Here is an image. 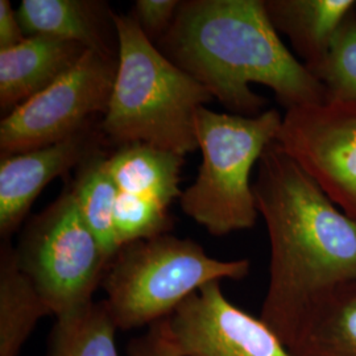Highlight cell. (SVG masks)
I'll return each mask as SVG.
<instances>
[{
  "instance_id": "obj_1",
  "label": "cell",
  "mask_w": 356,
  "mask_h": 356,
  "mask_svg": "<svg viewBox=\"0 0 356 356\" xmlns=\"http://www.w3.org/2000/svg\"><path fill=\"white\" fill-rule=\"evenodd\" d=\"M172 63L209 90L229 114L257 116L272 90L288 111L327 101L326 90L282 42L264 0H185L156 45Z\"/></svg>"
},
{
  "instance_id": "obj_22",
  "label": "cell",
  "mask_w": 356,
  "mask_h": 356,
  "mask_svg": "<svg viewBox=\"0 0 356 356\" xmlns=\"http://www.w3.org/2000/svg\"><path fill=\"white\" fill-rule=\"evenodd\" d=\"M26 38L13 3L10 0H0V51L11 49Z\"/></svg>"
},
{
  "instance_id": "obj_15",
  "label": "cell",
  "mask_w": 356,
  "mask_h": 356,
  "mask_svg": "<svg viewBox=\"0 0 356 356\" xmlns=\"http://www.w3.org/2000/svg\"><path fill=\"white\" fill-rule=\"evenodd\" d=\"M185 156L132 143L113 148L107 169L119 195L169 210L181 198V170Z\"/></svg>"
},
{
  "instance_id": "obj_20",
  "label": "cell",
  "mask_w": 356,
  "mask_h": 356,
  "mask_svg": "<svg viewBox=\"0 0 356 356\" xmlns=\"http://www.w3.org/2000/svg\"><path fill=\"white\" fill-rule=\"evenodd\" d=\"M179 4L178 0H138L131 15L145 38L157 45L173 26Z\"/></svg>"
},
{
  "instance_id": "obj_19",
  "label": "cell",
  "mask_w": 356,
  "mask_h": 356,
  "mask_svg": "<svg viewBox=\"0 0 356 356\" xmlns=\"http://www.w3.org/2000/svg\"><path fill=\"white\" fill-rule=\"evenodd\" d=\"M314 76L326 90L327 101H356V11L335 33Z\"/></svg>"
},
{
  "instance_id": "obj_13",
  "label": "cell",
  "mask_w": 356,
  "mask_h": 356,
  "mask_svg": "<svg viewBox=\"0 0 356 356\" xmlns=\"http://www.w3.org/2000/svg\"><path fill=\"white\" fill-rule=\"evenodd\" d=\"M284 344L293 356H356V276L312 300Z\"/></svg>"
},
{
  "instance_id": "obj_11",
  "label": "cell",
  "mask_w": 356,
  "mask_h": 356,
  "mask_svg": "<svg viewBox=\"0 0 356 356\" xmlns=\"http://www.w3.org/2000/svg\"><path fill=\"white\" fill-rule=\"evenodd\" d=\"M86 48L49 36H29L11 49L0 51V110L3 115L48 89L72 70Z\"/></svg>"
},
{
  "instance_id": "obj_5",
  "label": "cell",
  "mask_w": 356,
  "mask_h": 356,
  "mask_svg": "<svg viewBox=\"0 0 356 356\" xmlns=\"http://www.w3.org/2000/svg\"><path fill=\"white\" fill-rule=\"evenodd\" d=\"M282 116L275 108L257 116L195 115V139L202 163L179 198L184 214L213 236L254 227L259 216L251 173L268 147L277 141Z\"/></svg>"
},
{
  "instance_id": "obj_14",
  "label": "cell",
  "mask_w": 356,
  "mask_h": 356,
  "mask_svg": "<svg viewBox=\"0 0 356 356\" xmlns=\"http://www.w3.org/2000/svg\"><path fill=\"white\" fill-rule=\"evenodd\" d=\"M268 19L289 38L298 60L314 76L332 38L356 11V0H264Z\"/></svg>"
},
{
  "instance_id": "obj_17",
  "label": "cell",
  "mask_w": 356,
  "mask_h": 356,
  "mask_svg": "<svg viewBox=\"0 0 356 356\" xmlns=\"http://www.w3.org/2000/svg\"><path fill=\"white\" fill-rule=\"evenodd\" d=\"M113 148L97 153L78 166L76 176L69 185L86 223L102 244L106 254L113 259L119 245L114 225L118 189L107 169V157Z\"/></svg>"
},
{
  "instance_id": "obj_4",
  "label": "cell",
  "mask_w": 356,
  "mask_h": 356,
  "mask_svg": "<svg viewBox=\"0 0 356 356\" xmlns=\"http://www.w3.org/2000/svg\"><path fill=\"white\" fill-rule=\"evenodd\" d=\"M248 259L219 260L188 238L163 234L122 245L102 281L118 330L151 327L211 281L245 279Z\"/></svg>"
},
{
  "instance_id": "obj_18",
  "label": "cell",
  "mask_w": 356,
  "mask_h": 356,
  "mask_svg": "<svg viewBox=\"0 0 356 356\" xmlns=\"http://www.w3.org/2000/svg\"><path fill=\"white\" fill-rule=\"evenodd\" d=\"M116 326L102 301L56 318L47 356H118Z\"/></svg>"
},
{
  "instance_id": "obj_8",
  "label": "cell",
  "mask_w": 356,
  "mask_h": 356,
  "mask_svg": "<svg viewBox=\"0 0 356 356\" xmlns=\"http://www.w3.org/2000/svg\"><path fill=\"white\" fill-rule=\"evenodd\" d=\"M277 141L356 220V101H325L288 110Z\"/></svg>"
},
{
  "instance_id": "obj_6",
  "label": "cell",
  "mask_w": 356,
  "mask_h": 356,
  "mask_svg": "<svg viewBox=\"0 0 356 356\" xmlns=\"http://www.w3.org/2000/svg\"><path fill=\"white\" fill-rule=\"evenodd\" d=\"M15 248L20 267L56 318L94 302L111 261L70 185L26 222Z\"/></svg>"
},
{
  "instance_id": "obj_10",
  "label": "cell",
  "mask_w": 356,
  "mask_h": 356,
  "mask_svg": "<svg viewBox=\"0 0 356 356\" xmlns=\"http://www.w3.org/2000/svg\"><path fill=\"white\" fill-rule=\"evenodd\" d=\"M113 147L101 122L56 144L26 152L0 154V238L11 241L53 179L76 170L97 153Z\"/></svg>"
},
{
  "instance_id": "obj_3",
  "label": "cell",
  "mask_w": 356,
  "mask_h": 356,
  "mask_svg": "<svg viewBox=\"0 0 356 356\" xmlns=\"http://www.w3.org/2000/svg\"><path fill=\"white\" fill-rule=\"evenodd\" d=\"M115 26L118 70L103 135L113 148L141 143L181 156L194 152L195 115L213 95L145 38L131 13H115Z\"/></svg>"
},
{
  "instance_id": "obj_21",
  "label": "cell",
  "mask_w": 356,
  "mask_h": 356,
  "mask_svg": "<svg viewBox=\"0 0 356 356\" xmlns=\"http://www.w3.org/2000/svg\"><path fill=\"white\" fill-rule=\"evenodd\" d=\"M128 356H181L175 343L172 342L165 319L148 327V331L129 341Z\"/></svg>"
},
{
  "instance_id": "obj_9",
  "label": "cell",
  "mask_w": 356,
  "mask_h": 356,
  "mask_svg": "<svg viewBox=\"0 0 356 356\" xmlns=\"http://www.w3.org/2000/svg\"><path fill=\"white\" fill-rule=\"evenodd\" d=\"M211 281L165 319L181 356H293L261 318L231 304Z\"/></svg>"
},
{
  "instance_id": "obj_12",
  "label": "cell",
  "mask_w": 356,
  "mask_h": 356,
  "mask_svg": "<svg viewBox=\"0 0 356 356\" xmlns=\"http://www.w3.org/2000/svg\"><path fill=\"white\" fill-rule=\"evenodd\" d=\"M26 38L49 36L88 51L118 54L115 13L103 0H23L16 8Z\"/></svg>"
},
{
  "instance_id": "obj_7",
  "label": "cell",
  "mask_w": 356,
  "mask_h": 356,
  "mask_svg": "<svg viewBox=\"0 0 356 356\" xmlns=\"http://www.w3.org/2000/svg\"><path fill=\"white\" fill-rule=\"evenodd\" d=\"M116 70L118 54L86 51L72 70L1 119V154L51 145L102 122Z\"/></svg>"
},
{
  "instance_id": "obj_2",
  "label": "cell",
  "mask_w": 356,
  "mask_h": 356,
  "mask_svg": "<svg viewBox=\"0 0 356 356\" xmlns=\"http://www.w3.org/2000/svg\"><path fill=\"white\" fill-rule=\"evenodd\" d=\"M254 194L270 245L263 319L282 343L319 293L356 276V220L279 141L263 153Z\"/></svg>"
},
{
  "instance_id": "obj_16",
  "label": "cell",
  "mask_w": 356,
  "mask_h": 356,
  "mask_svg": "<svg viewBox=\"0 0 356 356\" xmlns=\"http://www.w3.org/2000/svg\"><path fill=\"white\" fill-rule=\"evenodd\" d=\"M53 316L19 264L11 241L0 244V356H19L38 321Z\"/></svg>"
}]
</instances>
